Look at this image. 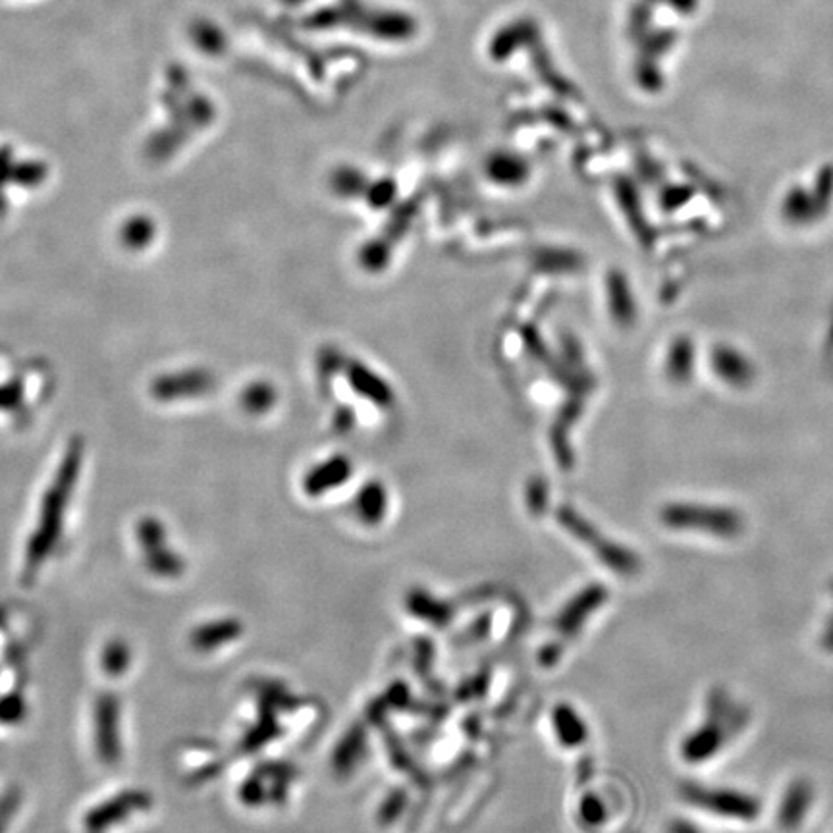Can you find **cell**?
<instances>
[{"mask_svg": "<svg viewBox=\"0 0 833 833\" xmlns=\"http://www.w3.org/2000/svg\"><path fill=\"white\" fill-rule=\"evenodd\" d=\"M747 722V712L724 693L708 697L706 720L693 729L681 743V756L689 764L712 760L727 745V741L741 731Z\"/></svg>", "mask_w": 833, "mask_h": 833, "instance_id": "1", "label": "cell"}, {"mask_svg": "<svg viewBox=\"0 0 833 833\" xmlns=\"http://www.w3.org/2000/svg\"><path fill=\"white\" fill-rule=\"evenodd\" d=\"M681 797L702 812L720 816L724 820L753 822L760 816V801L753 795L727 789V787H708L700 783H687L681 787Z\"/></svg>", "mask_w": 833, "mask_h": 833, "instance_id": "2", "label": "cell"}, {"mask_svg": "<svg viewBox=\"0 0 833 833\" xmlns=\"http://www.w3.org/2000/svg\"><path fill=\"white\" fill-rule=\"evenodd\" d=\"M814 789L807 780L793 781L783 797L778 808V822L783 830H795L807 818L808 810L812 807Z\"/></svg>", "mask_w": 833, "mask_h": 833, "instance_id": "3", "label": "cell"}, {"mask_svg": "<svg viewBox=\"0 0 833 833\" xmlns=\"http://www.w3.org/2000/svg\"><path fill=\"white\" fill-rule=\"evenodd\" d=\"M604 600H606V591L600 585H592L591 589L581 592L562 612L560 625L565 633L575 635L573 631H577L585 623V619H589L592 612H596L600 604H604Z\"/></svg>", "mask_w": 833, "mask_h": 833, "instance_id": "4", "label": "cell"}, {"mask_svg": "<svg viewBox=\"0 0 833 833\" xmlns=\"http://www.w3.org/2000/svg\"><path fill=\"white\" fill-rule=\"evenodd\" d=\"M554 727L565 747H579L589 735L583 720L575 714L573 708H567V706H560L558 712L554 714Z\"/></svg>", "mask_w": 833, "mask_h": 833, "instance_id": "5", "label": "cell"}, {"mask_svg": "<svg viewBox=\"0 0 833 833\" xmlns=\"http://www.w3.org/2000/svg\"><path fill=\"white\" fill-rule=\"evenodd\" d=\"M581 818L591 824V826H598L606 820V812H604V805L596 799V797H587L581 803Z\"/></svg>", "mask_w": 833, "mask_h": 833, "instance_id": "6", "label": "cell"}, {"mask_svg": "<svg viewBox=\"0 0 833 833\" xmlns=\"http://www.w3.org/2000/svg\"><path fill=\"white\" fill-rule=\"evenodd\" d=\"M670 833H700L695 826L687 824V822H673Z\"/></svg>", "mask_w": 833, "mask_h": 833, "instance_id": "7", "label": "cell"}]
</instances>
